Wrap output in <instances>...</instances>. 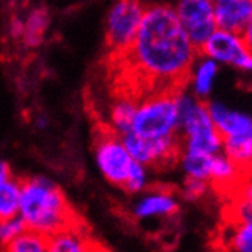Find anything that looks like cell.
<instances>
[{"label": "cell", "instance_id": "6da1fadb", "mask_svg": "<svg viewBox=\"0 0 252 252\" xmlns=\"http://www.w3.org/2000/svg\"><path fill=\"white\" fill-rule=\"evenodd\" d=\"M113 57L124 62L133 86H139L145 96L185 89L199 48L187 35L174 6L150 5L131 46Z\"/></svg>", "mask_w": 252, "mask_h": 252}, {"label": "cell", "instance_id": "7a4b0ae2", "mask_svg": "<svg viewBox=\"0 0 252 252\" xmlns=\"http://www.w3.org/2000/svg\"><path fill=\"white\" fill-rule=\"evenodd\" d=\"M19 216L26 228L51 237L78 223L62 188L48 177H29L20 182Z\"/></svg>", "mask_w": 252, "mask_h": 252}, {"label": "cell", "instance_id": "3957f363", "mask_svg": "<svg viewBox=\"0 0 252 252\" xmlns=\"http://www.w3.org/2000/svg\"><path fill=\"white\" fill-rule=\"evenodd\" d=\"M179 109L181 150L214 155L223 152V138L214 126L206 101L196 98L185 89L176 92Z\"/></svg>", "mask_w": 252, "mask_h": 252}, {"label": "cell", "instance_id": "277c9868", "mask_svg": "<svg viewBox=\"0 0 252 252\" xmlns=\"http://www.w3.org/2000/svg\"><path fill=\"white\" fill-rule=\"evenodd\" d=\"M131 131L142 136L179 135V109L176 92H155L138 101Z\"/></svg>", "mask_w": 252, "mask_h": 252}, {"label": "cell", "instance_id": "5b68a950", "mask_svg": "<svg viewBox=\"0 0 252 252\" xmlns=\"http://www.w3.org/2000/svg\"><path fill=\"white\" fill-rule=\"evenodd\" d=\"M145 5L139 0H116L107 12L106 41L112 55L123 54L135 40L144 17Z\"/></svg>", "mask_w": 252, "mask_h": 252}, {"label": "cell", "instance_id": "8992f818", "mask_svg": "<svg viewBox=\"0 0 252 252\" xmlns=\"http://www.w3.org/2000/svg\"><path fill=\"white\" fill-rule=\"evenodd\" d=\"M130 156L145 167H170L181 156V138L176 136H142L128 131L123 136Z\"/></svg>", "mask_w": 252, "mask_h": 252}, {"label": "cell", "instance_id": "52a82bcc", "mask_svg": "<svg viewBox=\"0 0 252 252\" xmlns=\"http://www.w3.org/2000/svg\"><path fill=\"white\" fill-rule=\"evenodd\" d=\"M199 54L213 58L220 66H231L243 73H252V51L242 34L217 28L199 48Z\"/></svg>", "mask_w": 252, "mask_h": 252}, {"label": "cell", "instance_id": "ba28073f", "mask_svg": "<svg viewBox=\"0 0 252 252\" xmlns=\"http://www.w3.org/2000/svg\"><path fill=\"white\" fill-rule=\"evenodd\" d=\"M95 162L99 173L112 185L121 187L126 182L133 159L123 141V136L116 135L113 130L102 133L95 144Z\"/></svg>", "mask_w": 252, "mask_h": 252}, {"label": "cell", "instance_id": "9c48e42d", "mask_svg": "<svg viewBox=\"0 0 252 252\" xmlns=\"http://www.w3.org/2000/svg\"><path fill=\"white\" fill-rule=\"evenodd\" d=\"M174 11L187 35L197 48L217 29L213 0H179Z\"/></svg>", "mask_w": 252, "mask_h": 252}, {"label": "cell", "instance_id": "30bf717a", "mask_svg": "<svg viewBox=\"0 0 252 252\" xmlns=\"http://www.w3.org/2000/svg\"><path fill=\"white\" fill-rule=\"evenodd\" d=\"M206 106L214 126L223 139L243 135L252 127V115L243 110L232 109L221 101H208Z\"/></svg>", "mask_w": 252, "mask_h": 252}, {"label": "cell", "instance_id": "8fae6325", "mask_svg": "<svg viewBox=\"0 0 252 252\" xmlns=\"http://www.w3.org/2000/svg\"><path fill=\"white\" fill-rule=\"evenodd\" d=\"M179 211V202L168 189H152L142 194L133 205V214L136 219H168Z\"/></svg>", "mask_w": 252, "mask_h": 252}, {"label": "cell", "instance_id": "7c38bea8", "mask_svg": "<svg viewBox=\"0 0 252 252\" xmlns=\"http://www.w3.org/2000/svg\"><path fill=\"white\" fill-rule=\"evenodd\" d=\"M219 70H220V64L217 62H214L210 57L199 54V57L196 58L194 64H192L189 70V77L187 81L189 92L196 98L206 101L214 89Z\"/></svg>", "mask_w": 252, "mask_h": 252}, {"label": "cell", "instance_id": "4fadbf2b", "mask_svg": "<svg viewBox=\"0 0 252 252\" xmlns=\"http://www.w3.org/2000/svg\"><path fill=\"white\" fill-rule=\"evenodd\" d=\"M252 19V0H232L216 3L217 28L242 34Z\"/></svg>", "mask_w": 252, "mask_h": 252}, {"label": "cell", "instance_id": "5bb4252c", "mask_svg": "<svg viewBox=\"0 0 252 252\" xmlns=\"http://www.w3.org/2000/svg\"><path fill=\"white\" fill-rule=\"evenodd\" d=\"M80 223L63 228L49 237V251L52 252H84L95 249Z\"/></svg>", "mask_w": 252, "mask_h": 252}, {"label": "cell", "instance_id": "9a60e30c", "mask_svg": "<svg viewBox=\"0 0 252 252\" xmlns=\"http://www.w3.org/2000/svg\"><path fill=\"white\" fill-rule=\"evenodd\" d=\"M20 182L14 179L9 165L0 160V219L19 214Z\"/></svg>", "mask_w": 252, "mask_h": 252}, {"label": "cell", "instance_id": "2e32d148", "mask_svg": "<svg viewBox=\"0 0 252 252\" xmlns=\"http://www.w3.org/2000/svg\"><path fill=\"white\" fill-rule=\"evenodd\" d=\"M221 245L235 252H252V219L228 220L225 231L221 232Z\"/></svg>", "mask_w": 252, "mask_h": 252}, {"label": "cell", "instance_id": "e0dca14e", "mask_svg": "<svg viewBox=\"0 0 252 252\" xmlns=\"http://www.w3.org/2000/svg\"><path fill=\"white\" fill-rule=\"evenodd\" d=\"M228 205V220H248L252 219V177L245 179L231 192Z\"/></svg>", "mask_w": 252, "mask_h": 252}, {"label": "cell", "instance_id": "ac0fdd59", "mask_svg": "<svg viewBox=\"0 0 252 252\" xmlns=\"http://www.w3.org/2000/svg\"><path fill=\"white\" fill-rule=\"evenodd\" d=\"M136 107H138V99L128 95L121 96L115 101V104L110 109V124H112V130L116 135L124 136L126 133L131 131Z\"/></svg>", "mask_w": 252, "mask_h": 252}, {"label": "cell", "instance_id": "d6986e66", "mask_svg": "<svg viewBox=\"0 0 252 252\" xmlns=\"http://www.w3.org/2000/svg\"><path fill=\"white\" fill-rule=\"evenodd\" d=\"M223 152L248 174L252 168V127L243 135L225 138Z\"/></svg>", "mask_w": 252, "mask_h": 252}, {"label": "cell", "instance_id": "ffe728a7", "mask_svg": "<svg viewBox=\"0 0 252 252\" xmlns=\"http://www.w3.org/2000/svg\"><path fill=\"white\" fill-rule=\"evenodd\" d=\"M211 158H213V155L181 150L179 160H181V165H182L185 177H189V179H200V181L208 182L210 181Z\"/></svg>", "mask_w": 252, "mask_h": 252}, {"label": "cell", "instance_id": "44dd1931", "mask_svg": "<svg viewBox=\"0 0 252 252\" xmlns=\"http://www.w3.org/2000/svg\"><path fill=\"white\" fill-rule=\"evenodd\" d=\"M11 252H46L49 251V237L26 228L16 239L5 246Z\"/></svg>", "mask_w": 252, "mask_h": 252}, {"label": "cell", "instance_id": "7402d4cb", "mask_svg": "<svg viewBox=\"0 0 252 252\" xmlns=\"http://www.w3.org/2000/svg\"><path fill=\"white\" fill-rule=\"evenodd\" d=\"M48 28V14L44 11H34L23 25V37L29 44H37Z\"/></svg>", "mask_w": 252, "mask_h": 252}, {"label": "cell", "instance_id": "603a6c76", "mask_svg": "<svg viewBox=\"0 0 252 252\" xmlns=\"http://www.w3.org/2000/svg\"><path fill=\"white\" fill-rule=\"evenodd\" d=\"M148 167H145L141 162L135 160L133 162L131 168L128 170V174L126 177V182L123 185V188L130 192V194H136V192H141L145 189L147 184H148Z\"/></svg>", "mask_w": 252, "mask_h": 252}, {"label": "cell", "instance_id": "cb8c5ba5", "mask_svg": "<svg viewBox=\"0 0 252 252\" xmlns=\"http://www.w3.org/2000/svg\"><path fill=\"white\" fill-rule=\"evenodd\" d=\"M25 229H26V225L19 214L0 219V245L6 246Z\"/></svg>", "mask_w": 252, "mask_h": 252}, {"label": "cell", "instance_id": "d4e9b609", "mask_svg": "<svg viewBox=\"0 0 252 252\" xmlns=\"http://www.w3.org/2000/svg\"><path fill=\"white\" fill-rule=\"evenodd\" d=\"M210 188L211 187L208 182L200 181V179H189V177H187L184 188H182V196L187 200H199L206 194V191H208Z\"/></svg>", "mask_w": 252, "mask_h": 252}, {"label": "cell", "instance_id": "484cf974", "mask_svg": "<svg viewBox=\"0 0 252 252\" xmlns=\"http://www.w3.org/2000/svg\"><path fill=\"white\" fill-rule=\"evenodd\" d=\"M242 35H243L246 44L249 46V49L252 51V19H251V22L248 23V26L245 28V31L242 32Z\"/></svg>", "mask_w": 252, "mask_h": 252}, {"label": "cell", "instance_id": "4316f807", "mask_svg": "<svg viewBox=\"0 0 252 252\" xmlns=\"http://www.w3.org/2000/svg\"><path fill=\"white\" fill-rule=\"evenodd\" d=\"M214 3H223V2H232V0H213Z\"/></svg>", "mask_w": 252, "mask_h": 252}, {"label": "cell", "instance_id": "83f0119b", "mask_svg": "<svg viewBox=\"0 0 252 252\" xmlns=\"http://www.w3.org/2000/svg\"><path fill=\"white\" fill-rule=\"evenodd\" d=\"M246 176H249V177H252V168H251V170L248 171V174H246Z\"/></svg>", "mask_w": 252, "mask_h": 252}]
</instances>
